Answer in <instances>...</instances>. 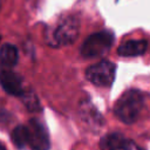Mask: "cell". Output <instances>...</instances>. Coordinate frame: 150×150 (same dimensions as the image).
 Returning a JSON list of instances; mask_svg holds the SVG:
<instances>
[{
    "label": "cell",
    "instance_id": "6da1fadb",
    "mask_svg": "<svg viewBox=\"0 0 150 150\" xmlns=\"http://www.w3.org/2000/svg\"><path fill=\"white\" fill-rule=\"evenodd\" d=\"M144 107V95L141 90L129 89L123 93L114 105L115 116L123 123L136 122Z\"/></svg>",
    "mask_w": 150,
    "mask_h": 150
},
{
    "label": "cell",
    "instance_id": "7a4b0ae2",
    "mask_svg": "<svg viewBox=\"0 0 150 150\" xmlns=\"http://www.w3.org/2000/svg\"><path fill=\"white\" fill-rule=\"evenodd\" d=\"M114 43V35L108 30H101L89 35L81 46V55L84 59H96L109 52Z\"/></svg>",
    "mask_w": 150,
    "mask_h": 150
},
{
    "label": "cell",
    "instance_id": "3957f363",
    "mask_svg": "<svg viewBox=\"0 0 150 150\" xmlns=\"http://www.w3.org/2000/svg\"><path fill=\"white\" fill-rule=\"evenodd\" d=\"M116 64L108 60H101L86 70V77L89 82L98 87H110L115 80Z\"/></svg>",
    "mask_w": 150,
    "mask_h": 150
},
{
    "label": "cell",
    "instance_id": "277c9868",
    "mask_svg": "<svg viewBox=\"0 0 150 150\" xmlns=\"http://www.w3.org/2000/svg\"><path fill=\"white\" fill-rule=\"evenodd\" d=\"M80 21L75 16H68L63 19L54 32V40L56 45L67 46L71 45L79 36Z\"/></svg>",
    "mask_w": 150,
    "mask_h": 150
},
{
    "label": "cell",
    "instance_id": "5b68a950",
    "mask_svg": "<svg viewBox=\"0 0 150 150\" xmlns=\"http://www.w3.org/2000/svg\"><path fill=\"white\" fill-rule=\"evenodd\" d=\"M27 127V145L32 150H48L49 149V136L41 122L33 118L29 121Z\"/></svg>",
    "mask_w": 150,
    "mask_h": 150
},
{
    "label": "cell",
    "instance_id": "8992f818",
    "mask_svg": "<svg viewBox=\"0 0 150 150\" xmlns=\"http://www.w3.org/2000/svg\"><path fill=\"white\" fill-rule=\"evenodd\" d=\"M0 84L2 89L9 95L23 96L25 94L22 79L12 70H5L0 73Z\"/></svg>",
    "mask_w": 150,
    "mask_h": 150
},
{
    "label": "cell",
    "instance_id": "52a82bcc",
    "mask_svg": "<svg viewBox=\"0 0 150 150\" xmlns=\"http://www.w3.org/2000/svg\"><path fill=\"white\" fill-rule=\"evenodd\" d=\"M134 143L120 132H110L100 141L101 150H131Z\"/></svg>",
    "mask_w": 150,
    "mask_h": 150
},
{
    "label": "cell",
    "instance_id": "ba28073f",
    "mask_svg": "<svg viewBox=\"0 0 150 150\" xmlns=\"http://www.w3.org/2000/svg\"><path fill=\"white\" fill-rule=\"evenodd\" d=\"M148 48L146 40H129L120 45L117 48V54L123 57L143 55Z\"/></svg>",
    "mask_w": 150,
    "mask_h": 150
},
{
    "label": "cell",
    "instance_id": "9c48e42d",
    "mask_svg": "<svg viewBox=\"0 0 150 150\" xmlns=\"http://www.w3.org/2000/svg\"><path fill=\"white\" fill-rule=\"evenodd\" d=\"M19 59L18 48L12 43H6L0 49V61L6 67H13Z\"/></svg>",
    "mask_w": 150,
    "mask_h": 150
},
{
    "label": "cell",
    "instance_id": "30bf717a",
    "mask_svg": "<svg viewBox=\"0 0 150 150\" xmlns=\"http://www.w3.org/2000/svg\"><path fill=\"white\" fill-rule=\"evenodd\" d=\"M27 127L26 125H18L12 131V142L19 149H23L27 145Z\"/></svg>",
    "mask_w": 150,
    "mask_h": 150
},
{
    "label": "cell",
    "instance_id": "8fae6325",
    "mask_svg": "<svg viewBox=\"0 0 150 150\" xmlns=\"http://www.w3.org/2000/svg\"><path fill=\"white\" fill-rule=\"evenodd\" d=\"M81 115L83 117V120L90 124H96V123H102V118L101 115L98 114V111L95 109V107L93 105H88V104H83L82 107V111Z\"/></svg>",
    "mask_w": 150,
    "mask_h": 150
},
{
    "label": "cell",
    "instance_id": "7c38bea8",
    "mask_svg": "<svg viewBox=\"0 0 150 150\" xmlns=\"http://www.w3.org/2000/svg\"><path fill=\"white\" fill-rule=\"evenodd\" d=\"M25 102H26L27 108H28L29 110H32V111H36V110H39V109H40L39 101H38V98H36V96H35L34 94L27 95V96H26Z\"/></svg>",
    "mask_w": 150,
    "mask_h": 150
},
{
    "label": "cell",
    "instance_id": "4fadbf2b",
    "mask_svg": "<svg viewBox=\"0 0 150 150\" xmlns=\"http://www.w3.org/2000/svg\"><path fill=\"white\" fill-rule=\"evenodd\" d=\"M0 150H6V148H5V145H4V144H2L1 142H0Z\"/></svg>",
    "mask_w": 150,
    "mask_h": 150
}]
</instances>
